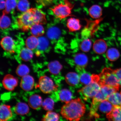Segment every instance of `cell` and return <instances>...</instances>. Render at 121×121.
<instances>
[{
	"label": "cell",
	"mask_w": 121,
	"mask_h": 121,
	"mask_svg": "<svg viewBox=\"0 0 121 121\" xmlns=\"http://www.w3.org/2000/svg\"><path fill=\"white\" fill-rule=\"evenodd\" d=\"M41 25L36 24L33 25L30 28L32 35L36 37H40L44 34V30Z\"/></svg>",
	"instance_id": "obj_25"
},
{
	"label": "cell",
	"mask_w": 121,
	"mask_h": 121,
	"mask_svg": "<svg viewBox=\"0 0 121 121\" xmlns=\"http://www.w3.org/2000/svg\"><path fill=\"white\" fill-rule=\"evenodd\" d=\"M6 5V0H0V10H2L5 8Z\"/></svg>",
	"instance_id": "obj_41"
},
{
	"label": "cell",
	"mask_w": 121,
	"mask_h": 121,
	"mask_svg": "<svg viewBox=\"0 0 121 121\" xmlns=\"http://www.w3.org/2000/svg\"><path fill=\"white\" fill-rule=\"evenodd\" d=\"M63 2L60 3L50 8L49 11L57 18L63 19L72 16V10L74 7L73 4L69 0H63Z\"/></svg>",
	"instance_id": "obj_3"
},
{
	"label": "cell",
	"mask_w": 121,
	"mask_h": 121,
	"mask_svg": "<svg viewBox=\"0 0 121 121\" xmlns=\"http://www.w3.org/2000/svg\"><path fill=\"white\" fill-rule=\"evenodd\" d=\"M35 24L44 25L47 23L46 16L41 10L39 9L32 8Z\"/></svg>",
	"instance_id": "obj_18"
},
{
	"label": "cell",
	"mask_w": 121,
	"mask_h": 121,
	"mask_svg": "<svg viewBox=\"0 0 121 121\" xmlns=\"http://www.w3.org/2000/svg\"><path fill=\"white\" fill-rule=\"evenodd\" d=\"M1 47L4 50L10 53L14 52L16 48L14 40L11 37L6 36L1 40Z\"/></svg>",
	"instance_id": "obj_11"
},
{
	"label": "cell",
	"mask_w": 121,
	"mask_h": 121,
	"mask_svg": "<svg viewBox=\"0 0 121 121\" xmlns=\"http://www.w3.org/2000/svg\"><path fill=\"white\" fill-rule=\"evenodd\" d=\"M91 77L92 79L97 82L101 87L107 86L119 89L120 87L117 76L113 69L110 68H104L99 74H93Z\"/></svg>",
	"instance_id": "obj_2"
},
{
	"label": "cell",
	"mask_w": 121,
	"mask_h": 121,
	"mask_svg": "<svg viewBox=\"0 0 121 121\" xmlns=\"http://www.w3.org/2000/svg\"><path fill=\"white\" fill-rule=\"evenodd\" d=\"M18 80L17 78L10 74L6 75L2 81L3 86L6 90L12 91L17 86Z\"/></svg>",
	"instance_id": "obj_10"
},
{
	"label": "cell",
	"mask_w": 121,
	"mask_h": 121,
	"mask_svg": "<svg viewBox=\"0 0 121 121\" xmlns=\"http://www.w3.org/2000/svg\"><path fill=\"white\" fill-rule=\"evenodd\" d=\"M47 35L48 37L50 39H56L60 37V31L57 27H52L48 30Z\"/></svg>",
	"instance_id": "obj_31"
},
{
	"label": "cell",
	"mask_w": 121,
	"mask_h": 121,
	"mask_svg": "<svg viewBox=\"0 0 121 121\" xmlns=\"http://www.w3.org/2000/svg\"><path fill=\"white\" fill-rule=\"evenodd\" d=\"M66 26L69 31L71 32L78 31L82 27L79 20L73 17L68 19Z\"/></svg>",
	"instance_id": "obj_19"
},
{
	"label": "cell",
	"mask_w": 121,
	"mask_h": 121,
	"mask_svg": "<svg viewBox=\"0 0 121 121\" xmlns=\"http://www.w3.org/2000/svg\"><path fill=\"white\" fill-rule=\"evenodd\" d=\"M39 86L43 93L48 94L57 90L58 86L55 85L52 80L49 77L43 76L40 77L39 81Z\"/></svg>",
	"instance_id": "obj_7"
},
{
	"label": "cell",
	"mask_w": 121,
	"mask_h": 121,
	"mask_svg": "<svg viewBox=\"0 0 121 121\" xmlns=\"http://www.w3.org/2000/svg\"><path fill=\"white\" fill-rule=\"evenodd\" d=\"M11 20L8 16L6 15H2L0 18V27L3 29L8 28L11 24Z\"/></svg>",
	"instance_id": "obj_38"
},
{
	"label": "cell",
	"mask_w": 121,
	"mask_h": 121,
	"mask_svg": "<svg viewBox=\"0 0 121 121\" xmlns=\"http://www.w3.org/2000/svg\"><path fill=\"white\" fill-rule=\"evenodd\" d=\"M113 105L108 100L96 102H92L90 110L91 117L95 118L106 115L112 111Z\"/></svg>",
	"instance_id": "obj_4"
},
{
	"label": "cell",
	"mask_w": 121,
	"mask_h": 121,
	"mask_svg": "<svg viewBox=\"0 0 121 121\" xmlns=\"http://www.w3.org/2000/svg\"><path fill=\"white\" fill-rule=\"evenodd\" d=\"M0 120L1 121H7L13 116L10 105L3 104L0 107Z\"/></svg>",
	"instance_id": "obj_16"
},
{
	"label": "cell",
	"mask_w": 121,
	"mask_h": 121,
	"mask_svg": "<svg viewBox=\"0 0 121 121\" xmlns=\"http://www.w3.org/2000/svg\"><path fill=\"white\" fill-rule=\"evenodd\" d=\"M16 20L20 29L24 31H28L33 25L35 24L32 8L29 9L26 11L19 15Z\"/></svg>",
	"instance_id": "obj_5"
},
{
	"label": "cell",
	"mask_w": 121,
	"mask_h": 121,
	"mask_svg": "<svg viewBox=\"0 0 121 121\" xmlns=\"http://www.w3.org/2000/svg\"><path fill=\"white\" fill-rule=\"evenodd\" d=\"M106 116L108 121H121V107L113 106L112 110Z\"/></svg>",
	"instance_id": "obj_15"
},
{
	"label": "cell",
	"mask_w": 121,
	"mask_h": 121,
	"mask_svg": "<svg viewBox=\"0 0 121 121\" xmlns=\"http://www.w3.org/2000/svg\"><path fill=\"white\" fill-rule=\"evenodd\" d=\"M81 85L84 86L88 85L92 82L91 75L85 70L78 73Z\"/></svg>",
	"instance_id": "obj_24"
},
{
	"label": "cell",
	"mask_w": 121,
	"mask_h": 121,
	"mask_svg": "<svg viewBox=\"0 0 121 121\" xmlns=\"http://www.w3.org/2000/svg\"><path fill=\"white\" fill-rule=\"evenodd\" d=\"M120 0V1H121V0Z\"/></svg>",
	"instance_id": "obj_42"
},
{
	"label": "cell",
	"mask_w": 121,
	"mask_h": 121,
	"mask_svg": "<svg viewBox=\"0 0 121 121\" xmlns=\"http://www.w3.org/2000/svg\"><path fill=\"white\" fill-rule=\"evenodd\" d=\"M34 79L31 76L28 75L22 77L20 86L23 90L25 91H31L34 88Z\"/></svg>",
	"instance_id": "obj_12"
},
{
	"label": "cell",
	"mask_w": 121,
	"mask_h": 121,
	"mask_svg": "<svg viewBox=\"0 0 121 121\" xmlns=\"http://www.w3.org/2000/svg\"><path fill=\"white\" fill-rule=\"evenodd\" d=\"M113 71L119 80V86L121 87V68L116 69H113Z\"/></svg>",
	"instance_id": "obj_40"
},
{
	"label": "cell",
	"mask_w": 121,
	"mask_h": 121,
	"mask_svg": "<svg viewBox=\"0 0 121 121\" xmlns=\"http://www.w3.org/2000/svg\"><path fill=\"white\" fill-rule=\"evenodd\" d=\"M101 87L97 82L92 79V82L90 84L85 86L78 92L83 99L87 101L95 97Z\"/></svg>",
	"instance_id": "obj_6"
},
{
	"label": "cell",
	"mask_w": 121,
	"mask_h": 121,
	"mask_svg": "<svg viewBox=\"0 0 121 121\" xmlns=\"http://www.w3.org/2000/svg\"><path fill=\"white\" fill-rule=\"evenodd\" d=\"M65 79L66 82L71 86L76 87L80 86L79 75L75 72L69 73L66 75Z\"/></svg>",
	"instance_id": "obj_13"
},
{
	"label": "cell",
	"mask_w": 121,
	"mask_h": 121,
	"mask_svg": "<svg viewBox=\"0 0 121 121\" xmlns=\"http://www.w3.org/2000/svg\"></svg>",
	"instance_id": "obj_43"
},
{
	"label": "cell",
	"mask_w": 121,
	"mask_h": 121,
	"mask_svg": "<svg viewBox=\"0 0 121 121\" xmlns=\"http://www.w3.org/2000/svg\"><path fill=\"white\" fill-rule=\"evenodd\" d=\"M92 46V41L90 39H84L80 45V49L83 52H87L90 50Z\"/></svg>",
	"instance_id": "obj_35"
},
{
	"label": "cell",
	"mask_w": 121,
	"mask_h": 121,
	"mask_svg": "<svg viewBox=\"0 0 121 121\" xmlns=\"http://www.w3.org/2000/svg\"><path fill=\"white\" fill-rule=\"evenodd\" d=\"M39 7H46L50 5L54 2V0H35Z\"/></svg>",
	"instance_id": "obj_39"
},
{
	"label": "cell",
	"mask_w": 121,
	"mask_h": 121,
	"mask_svg": "<svg viewBox=\"0 0 121 121\" xmlns=\"http://www.w3.org/2000/svg\"><path fill=\"white\" fill-rule=\"evenodd\" d=\"M107 100L113 106H121V92L113 93L109 97Z\"/></svg>",
	"instance_id": "obj_27"
},
{
	"label": "cell",
	"mask_w": 121,
	"mask_h": 121,
	"mask_svg": "<svg viewBox=\"0 0 121 121\" xmlns=\"http://www.w3.org/2000/svg\"><path fill=\"white\" fill-rule=\"evenodd\" d=\"M73 97V94L70 90L64 89L60 91L58 93V98L61 102L65 103L70 102Z\"/></svg>",
	"instance_id": "obj_20"
},
{
	"label": "cell",
	"mask_w": 121,
	"mask_h": 121,
	"mask_svg": "<svg viewBox=\"0 0 121 121\" xmlns=\"http://www.w3.org/2000/svg\"><path fill=\"white\" fill-rule=\"evenodd\" d=\"M33 56V53L32 51L28 48H24L21 51V58L24 61H27L31 60Z\"/></svg>",
	"instance_id": "obj_29"
},
{
	"label": "cell",
	"mask_w": 121,
	"mask_h": 121,
	"mask_svg": "<svg viewBox=\"0 0 121 121\" xmlns=\"http://www.w3.org/2000/svg\"><path fill=\"white\" fill-rule=\"evenodd\" d=\"M60 115L58 113L52 111H48L42 121H59Z\"/></svg>",
	"instance_id": "obj_33"
},
{
	"label": "cell",
	"mask_w": 121,
	"mask_h": 121,
	"mask_svg": "<svg viewBox=\"0 0 121 121\" xmlns=\"http://www.w3.org/2000/svg\"><path fill=\"white\" fill-rule=\"evenodd\" d=\"M14 111L16 114L20 115H24L29 112L30 109L28 106L25 103L20 102L15 106Z\"/></svg>",
	"instance_id": "obj_21"
},
{
	"label": "cell",
	"mask_w": 121,
	"mask_h": 121,
	"mask_svg": "<svg viewBox=\"0 0 121 121\" xmlns=\"http://www.w3.org/2000/svg\"><path fill=\"white\" fill-rule=\"evenodd\" d=\"M107 45L105 40L99 39L95 41L93 46V51L97 54H101L105 53L107 49Z\"/></svg>",
	"instance_id": "obj_14"
},
{
	"label": "cell",
	"mask_w": 121,
	"mask_h": 121,
	"mask_svg": "<svg viewBox=\"0 0 121 121\" xmlns=\"http://www.w3.org/2000/svg\"><path fill=\"white\" fill-rule=\"evenodd\" d=\"M54 101L52 99L47 98L43 101L42 106L45 110L50 111L54 109Z\"/></svg>",
	"instance_id": "obj_34"
},
{
	"label": "cell",
	"mask_w": 121,
	"mask_h": 121,
	"mask_svg": "<svg viewBox=\"0 0 121 121\" xmlns=\"http://www.w3.org/2000/svg\"><path fill=\"white\" fill-rule=\"evenodd\" d=\"M89 13L91 17L93 19H98L102 14V9L99 6L95 4L89 9Z\"/></svg>",
	"instance_id": "obj_22"
},
{
	"label": "cell",
	"mask_w": 121,
	"mask_h": 121,
	"mask_svg": "<svg viewBox=\"0 0 121 121\" xmlns=\"http://www.w3.org/2000/svg\"><path fill=\"white\" fill-rule=\"evenodd\" d=\"M39 43L37 48L40 51H44L47 48L49 45V42L47 39L44 37H40L38 39Z\"/></svg>",
	"instance_id": "obj_37"
},
{
	"label": "cell",
	"mask_w": 121,
	"mask_h": 121,
	"mask_svg": "<svg viewBox=\"0 0 121 121\" xmlns=\"http://www.w3.org/2000/svg\"><path fill=\"white\" fill-rule=\"evenodd\" d=\"M119 89L114 87L104 86L101 87L97 94L93 99L92 102H101L107 100L110 95L117 92Z\"/></svg>",
	"instance_id": "obj_8"
},
{
	"label": "cell",
	"mask_w": 121,
	"mask_h": 121,
	"mask_svg": "<svg viewBox=\"0 0 121 121\" xmlns=\"http://www.w3.org/2000/svg\"><path fill=\"white\" fill-rule=\"evenodd\" d=\"M73 60L78 73L85 70L88 63V59L85 54L81 53L77 54L74 56Z\"/></svg>",
	"instance_id": "obj_9"
},
{
	"label": "cell",
	"mask_w": 121,
	"mask_h": 121,
	"mask_svg": "<svg viewBox=\"0 0 121 121\" xmlns=\"http://www.w3.org/2000/svg\"><path fill=\"white\" fill-rule=\"evenodd\" d=\"M43 102L42 98L40 95L35 94L30 96L28 103L30 107L34 109H37L42 105Z\"/></svg>",
	"instance_id": "obj_17"
},
{
	"label": "cell",
	"mask_w": 121,
	"mask_h": 121,
	"mask_svg": "<svg viewBox=\"0 0 121 121\" xmlns=\"http://www.w3.org/2000/svg\"><path fill=\"white\" fill-rule=\"evenodd\" d=\"M38 43V39L33 36L28 38L26 41L27 47L31 50H34L37 48Z\"/></svg>",
	"instance_id": "obj_30"
},
{
	"label": "cell",
	"mask_w": 121,
	"mask_h": 121,
	"mask_svg": "<svg viewBox=\"0 0 121 121\" xmlns=\"http://www.w3.org/2000/svg\"><path fill=\"white\" fill-rule=\"evenodd\" d=\"M85 105L79 98L72 100L62 107L60 113L70 121H79L85 113Z\"/></svg>",
	"instance_id": "obj_1"
},
{
	"label": "cell",
	"mask_w": 121,
	"mask_h": 121,
	"mask_svg": "<svg viewBox=\"0 0 121 121\" xmlns=\"http://www.w3.org/2000/svg\"><path fill=\"white\" fill-rule=\"evenodd\" d=\"M62 68L61 65L57 60L51 62L48 65V69L49 72L54 75L58 74Z\"/></svg>",
	"instance_id": "obj_23"
},
{
	"label": "cell",
	"mask_w": 121,
	"mask_h": 121,
	"mask_svg": "<svg viewBox=\"0 0 121 121\" xmlns=\"http://www.w3.org/2000/svg\"><path fill=\"white\" fill-rule=\"evenodd\" d=\"M18 0H6L5 9L3 11V15L9 14L13 11L17 5Z\"/></svg>",
	"instance_id": "obj_26"
},
{
	"label": "cell",
	"mask_w": 121,
	"mask_h": 121,
	"mask_svg": "<svg viewBox=\"0 0 121 121\" xmlns=\"http://www.w3.org/2000/svg\"><path fill=\"white\" fill-rule=\"evenodd\" d=\"M120 56L119 51L115 48H110L108 50L106 53V56L110 61H116Z\"/></svg>",
	"instance_id": "obj_28"
},
{
	"label": "cell",
	"mask_w": 121,
	"mask_h": 121,
	"mask_svg": "<svg viewBox=\"0 0 121 121\" xmlns=\"http://www.w3.org/2000/svg\"><path fill=\"white\" fill-rule=\"evenodd\" d=\"M30 72L29 68L26 65H21L17 68L16 73L18 76L23 77L28 75Z\"/></svg>",
	"instance_id": "obj_36"
},
{
	"label": "cell",
	"mask_w": 121,
	"mask_h": 121,
	"mask_svg": "<svg viewBox=\"0 0 121 121\" xmlns=\"http://www.w3.org/2000/svg\"><path fill=\"white\" fill-rule=\"evenodd\" d=\"M30 7L28 0H18L16 7L18 11L24 13L29 9Z\"/></svg>",
	"instance_id": "obj_32"
}]
</instances>
